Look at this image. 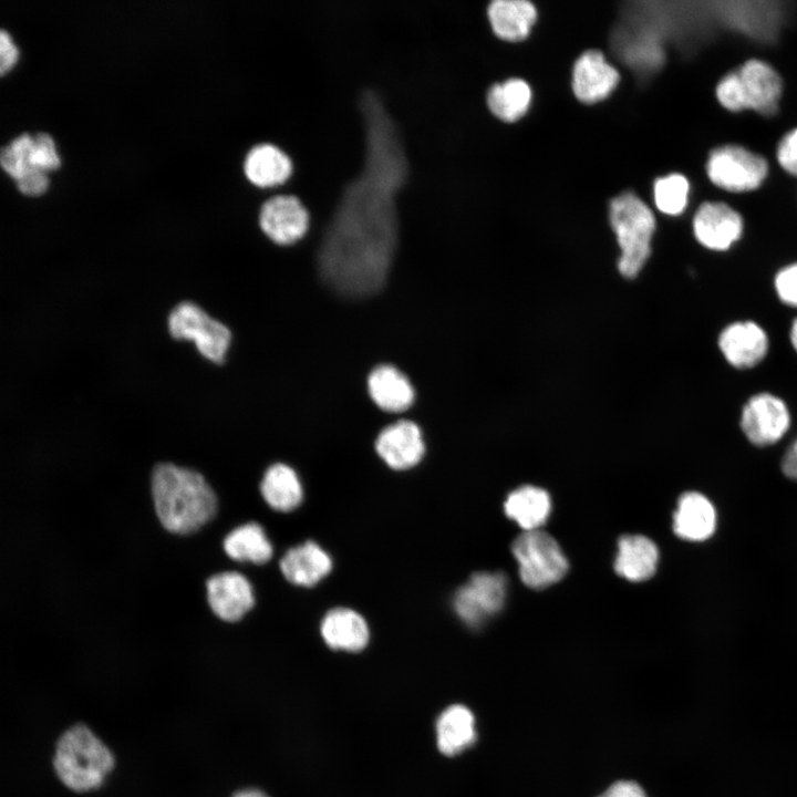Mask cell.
Here are the masks:
<instances>
[{
  "label": "cell",
  "mask_w": 797,
  "mask_h": 797,
  "mask_svg": "<svg viewBox=\"0 0 797 797\" xmlns=\"http://www.w3.org/2000/svg\"><path fill=\"white\" fill-rule=\"evenodd\" d=\"M522 582L542 589L558 582L568 570L567 559L558 542L538 529L524 531L513 544Z\"/></svg>",
  "instance_id": "5b68a950"
},
{
  "label": "cell",
  "mask_w": 797,
  "mask_h": 797,
  "mask_svg": "<svg viewBox=\"0 0 797 797\" xmlns=\"http://www.w3.org/2000/svg\"><path fill=\"white\" fill-rule=\"evenodd\" d=\"M775 289L784 303L797 308V263L785 267L776 275Z\"/></svg>",
  "instance_id": "4dcf8cb0"
},
{
  "label": "cell",
  "mask_w": 797,
  "mask_h": 797,
  "mask_svg": "<svg viewBox=\"0 0 797 797\" xmlns=\"http://www.w3.org/2000/svg\"><path fill=\"white\" fill-rule=\"evenodd\" d=\"M550 509L548 493L535 486L519 487L505 501L506 515L525 531L538 530L548 519Z\"/></svg>",
  "instance_id": "cb8c5ba5"
},
{
  "label": "cell",
  "mask_w": 797,
  "mask_h": 797,
  "mask_svg": "<svg viewBox=\"0 0 797 797\" xmlns=\"http://www.w3.org/2000/svg\"><path fill=\"white\" fill-rule=\"evenodd\" d=\"M152 495L162 526L174 534L194 532L216 514L217 499L205 478L174 464L155 466Z\"/></svg>",
  "instance_id": "6da1fadb"
},
{
  "label": "cell",
  "mask_w": 797,
  "mask_h": 797,
  "mask_svg": "<svg viewBox=\"0 0 797 797\" xmlns=\"http://www.w3.org/2000/svg\"><path fill=\"white\" fill-rule=\"evenodd\" d=\"M260 491L266 503L278 511H291L297 508L303 497L302 485L296 472L286 464L270 466L260 484Z\"/></svg>",
  "instance_id": "d4e9b609"
},
{
  "label": "cell",
  "mask_w": 797,
  "mask_h": 797,
  "mask_svg": "<svg viewBox=\"0 0 797 797\" xmlns=\"http://www.w3.org/2000/svg\"><path fill=\"white\" fill-rule=\"evenodd\" d=\"M31 147L32 136L23 133L2 148L0 155L1 165L14 179L33 168L30 164Z\"/></svg>",
  "instance_id": "f1b7e54d"
},
{
  "label": "cell",
  "mask_w": 797,
  "mask_h": 797,
  "mask_svg": "<svg viewBox=\"0 0 797 797\" xmlns=\"http://www.w3.org/2000/svg\"><path fill=\"white\" fill-rule=\"evenodd\" d=\"M320 629L325 643L334 650L361 651L370 638L364 618L348 608L330 610L322 619Z\"/></svg>",
  "instance_id": "ac0fdd59"
},
{
  "label": "cell",
  "mask_w": 797,
  "mask_h": 797,
  "mask_svg": "<svg viewBox=\"0 0 797 797\" xmlns=\"http://www.w3.org/2000/svg\"><path fill=\"white\" fill-rule=\"evenodd\" d=\"M259 222L270 239L287 245L304 235L309 226V213L297 196L278 194L262 204Z\"/></svg>",
  "instance_id": "30bf717a"
},
{
  "label": "cell",
  "mask_w": 797,
  "mask_h": 797,
  "mask_svg": "<svg viewBox=\"0 0 797 797\" xmlns=\"http://www.w3.org/2000/svg\"><path fill=\"white\" fill-rule=\"evenodd\" d=\"M658 560L659 551L651 539L641 535H628L619 540L614 569L627 580L644 581L654 575Z\"/></svg>",
  "instance_id": "d6986e66"
},
{
  "label": "cell",
  "mask_w": 797,
  "mask_h": 797,
  "mask_svg": "<svg viewBox=\"0 0 797 797\" xmlns=\"http://www.w3.org/2000/svg\"><path fill=\"white\" fill-rule=\"evenodd\" d=\"M777 158L786 172L797 176V128L786 134L780 141Z\"/></svg>",
  "instance_id": "1f68e13d"
},
{
  "label": "cell",
  "mask_w": 797,
  "mask_h": 797,
  "mask_svg": "<svg viewBox=\"0 0 797 797\" xmlns=\"http://www.w3.org/2000/svg\"><path fill=\"white\" fill-rule=\"evenodd\" d=\"M168 329L174 339L194 341L207 360L224 362L231 340L230 331L196 303L184 301L176 306L168 317Z\"/></svg>",
  "instance_id": "8992f818"
},
{
  "label": "cell",
  "mask_w": 797,
  "mask_h": 797,
  "mask_svg": "<svg viewBox=\"0 0 797 797\" xmlns=\"http://www.w3.org/2000/svg\"><path fill=\"white\" fill-rule=\"evenodd\" d=\"M790 341L794 349L797 351V318L794 320L790 329Z\"/></svg>",
  "instance_id": "74e56055"
},
{
  "label": "cell",
  "mask_w": 797,
  "mask_h": 797,
  "mask_svg": "<svg viewBox=\"0 0 797 797\" xmlns=\"http://www.w3.org/2000/svg\"><path fill=\"white\" fill-rule=\"evenodd\" d=\"M782 81L767 63L749 60L717 84L720 103L731 111L752 108L770 115L777 110Z\"/></svg>",
  "instance_id": "277c9868"
},
{
  "label": "cell",
  "mask_w": 797,
  "mask_h": 797,
  "mask_svg": "<svg viewBox=\"0 0 797 797\" xmlns=\"http://www.w3.org/2000/svg\"><path fill=\"white\" fill-rule=\"evenodd\" d=\"M110 749L84 725H75L59 739L54 768L61 782L75 791L97 788L111 772Z\"/></svg>",
  "instance_id": "7a4b0ae2"
},
{
  "label": "cell",
  "mask_w": 797,
  "mask_h": 797,
  "mask_svg": "<svg viewBox=\"0 0 797 797\" xmlns=\"http://www.w3.org/2000/svg\"><path fill=\"white\" fill-rule=\"evenodd\" d=\"M369 392L375 404L387 412H402L414 401V389L408 379L392 365H380L368 380Z\"/></svg>",
  "instance_id": "ffe728a7"
},
{
  "label": "cell",
  "mask_w": 797,
  "mask_h": 797,
  "mask_svg": "<svg viewBox=\"0 0 797 797\" xmlns=\"http://www.w3.org/2000/svg\"><path fill=\"white\" fill-rule=\"evenodd\" d=\"M488 18L493 31L506 41L525 39L536 21L537 12L526 0H496L488 7Z\"/></svg>",
  "instance_id": "7402d4cb"
},
{
  "label": "cell",
  "mask_w": 797,
  "mask_h": 797,
  "mask_svg": "<svg viewBox=\"0 0 797 797\" xmlns=\"http://www.w3.org/2000/svg\"><path fill=\"white\" fill-rule=\"evenodd\" d=\"M224 549L237 561L260 565L272 557V545L257 522H248L230 531L224 540Z\"/></svg>",
  "instance_id": "484cf974"
},
{
  "label": "cell",
  "mask_w": 797,
  "mask_h": 797,
  "mask_svg": "<svg viewBox=\"0 0 797 797\" xmlns=\"http://www.w3.org/2000/svg\"><path fill=\"white\" fill-rule=\"evenodd\" d=\"M436 738L441 753L457 755L476 741L475 717L469 708L456 704L447 707L436 721Z\"/></svg>",
  "instance_id": "44dd1931"
},
{
  "label": "cell",
  "mask_w": 797,
  "mask_h": 797,
  "mask_svg": "<svg viewBox=\"0 0 797 797\" xmlns=\"http://www.w3.org/2000/svg\"><path fill=\"white\" fill-rule=\"evenodd\" d=\"M618 82V71L600 51H587L575 63L572 90L583 103H596L607 97Z\"/></svg>",
  "instance_id": "5bb4252c"
},
{
  "label": "cell",
  "mask_w": 797,
  "mask_h": 797,
  "mask_svg": "<svg viewBox=\"0 0 797 797\" xmlns=\"http://www.w3.org/2000/svg\"><path fill=\"white\" fill-rule=\"evenodd\" d=\"M506 589L503 573L477 572L455 593L454 610L467 625L477 627L503 608Z\"/></svg>",
  "instance_id": "ba28073f"
},
{
  "label": "cell",
  "mask_w": 797,
  "mask_h": 797,
  "mask_svg": "<svg viewBox=\"0 0 797 797\" xmlns=\"http://www.w3.org/2000/svg\"><path fill=\"white\" fill-rule=\"evenodd\" d=\"M716 528V513L712 503L702 494H683L673 516V529L681 539L703 541L708 539Z\"/></svg>",
  "instance_id": "2e32d148"
},
{
  "label": "cell",
  "mask_w": 797,
  "mask_h": 797,
  "mask_svg": "<svg viewBox=\"0 0 797 797\" xmlns=\"http://www.w3.org/2000/svg\"><path fill=\"white\" fill-rule=\"evenodd\" d=\"M718 345L729 364L738 369H748L764 359L768 349V339L765 331L756 323L735 322L723 330Z\"/></svg>",
  "instance_id": "9a60e30c"
},
{
  "label": "cell",
  "mask_w": 797,
  "mask_h": 797,
  "mask_svg": "<svg viewBox=\"0 0 797 797\" xmlns=\"http://www.w3.org/2000/svg\"><path fill=\"white\" fill-rule=\"evenodd\" d=\"M18 59V49L8 32H0V71L4 73Z\"/></svg>",
  "instance_id": "e575fe53"
},
{
  "label": "cell",
  "mask_w": 797,
  "mask_h": 797,
  "mask_svg": "<svg viewBox=\"0 0 797 797\" xmlns=\"http://www.w3.org/2000/svg\"><path fill=\"white\" fill-rule=\"evenodd\" d=\"M375 449L393 469L415 466L425 452L418 426L410 421H398L385 427L377 436Z\"/></svg>",
  "instance_id": "4fadbf2b"
},
{
  "label": "cell",
  "mask_w": 797,
  "mask_h": 797,
  "mask_svg": "<svg viewBox=\"0 0 797 797\" xmlns=\"http://www.w3.org/2000/svg\"><path fill=\"white\" fill-rule=\"evenodd\" d=\"M598 797H648L643 788L632 780H619Z\"/></svg>",
  "instance_id": "836d02e7"
},
{
  "label": "cell",
  "mask_w": 797,
  "mask_h": 797,
  "mask_svg": "<svg viewBox=\"0 0 797 797\" xmlns=\"http://www.w3.org/2000/svg\"><path fill=\"white\" fill-rule=\"evenodd\" d=\"M767 168L762 156L735 145L714 149L707 162L711 180L729 192H746L758 187L767 175Z\"/></svg>",
  "instance_id": "52a82bcc"
},
{
  "label": "cell",
  "mask_w": 797,
  "mask_h": 797,
  "mask_svg": "<svg viewBox=\"0 0 797 797\" xmlns=\"http://www.w3.org/2000/svg\"><path fill=\"white\" fill-rule=\"evenodd\" d=\"M610 222L621 248L619 271L634 278L650 256L655 218L639 197L623 193L611 201Z\"/></svg>",
  "instance_id": "3957f363"
},
{
  "label": "cell",
  "mask_w": 797,
  "mask_h": 797,
  "mask_svg": "<svg viewBox=\"0 0 797 797\" xmlns=\"http://www.w3.org/2000/svg\"><path fill=\"white\" fill-rule=\"evenodd\" d=\"M689 182L680 174L659 178L654 184V201L659 210L667 215L683 211L687 203Z\"/></svg>",
  "instance_id": "83f0119b"
},
{
  "label": "cell",
  "mask_w": 797,
  "mask_h": 797,
  "mask_svg": "<svg viewBox=\"0 0 797 797\" xmlns=\"http://www.w3.org/2000/svg\"><path fill=\"white\" fill-rule=\"evenodd\" d=\"M207 599L213 612L221 620H240L253 605L250 582L238 572H222L206 582Z\"/></svg>",
  "instance_id": "8fae6325"
},
{
  "label": "cell",
  "mask_w": 797,
  "mask_h": 797,
  "mask_svg": "<svg viewBox=\"0 0 797 797\" xmlns=\"http://www.w3.org/2000/svg\"><path fill=\"white\" fill-rule=\"evenodd\" d=\"M15 183L23 194L39 195L46 189L49 180L43 170L32 168L15 178Z\"/></svg>",
  "instance_id": "d6a6232c"
},
{
  "label": "cell",
  "mask_w": 797,
  "mask_h": 797,
  "mask_svg": "<svg viewBox=\"0 0 797 797\" xmlns=\"http://www.w3.org/2000/svg\"><path fill=\"white\" fill-rule=\"evenodd\" d=\"M782 470L788 478L797 480V439L787 448L783 456Z\"/></svg>",
  "instance_id": "d590c367"
},
{
  "label": "cell",
  "mask_w": 797,
  "mask_h": 797,
  "mask_svg": "<svg viewBox=\"0 0 797 797\" xmlns=\"http://www.w3.org/2000/svg\"><path fill=\"white\" fill-rule=\"evenodd\" d=\"M232 797H268L262 791L257 789H246L240 790L237 794H235Z\"/></svg>",
  "instance_id": "8d00e7d4"
},
{
  "label": "cell",
  "mask_w": 797,
  "mask_h": 797,
  "mask_svg": "<svg viewBox=\"0 0 797 797\" xmlns=\"http://www.w3.org/2000/svg\"><path fill=\"white\" fill-rule=\"evenodd\" d=\"M531 100L529 85L520 79H510L491 86L487 95L488 107L505 122H515L528 110Z\"/></svg>",
  "instance_id": "4316f807"
},
{
  "label": "cell",
  "mask_w": 797,
  "mask_h": 797,
  "mask_svg": "<svg viewBox=\"0 0 797 797\" xmlns=\"http://www.w3.org/2000/svg\"><path fill=\"white\" fill-rule=\"evenodd\" d=\"M694 235L704 247L725 250L743 230L741 216L723 203H704L693 220Z\"/></svg>",
  "instance_id": "7c38bea8"
},
{
  "label": "cell",
  "mask_w": 797,
  "mask_h": 797,
  "mask_svg": "<svg viewBox=\"0 0 797 797\" xmlns=\"http://www.w3.org/2000/svg\"><path fill=\"white\" fill-rule=\"evenodd\" d=\"M244 169L253 184L270 186L284 180L290 175L292 163L277 145L260 143L247 153Z\"/></svg>",
  "instance_id": "603a6c76"
},
{
  "label": "cell",
  "mask_w": 797,
  "mask_h": 797,
  "mask_svg": "<svg viewBox=\"0 0 797 797\" xmlns=\"http://www.w3.org/2000/svg\"><path fill=\"white\" fill-rule=\"evenodd\" d=\"M789 424L790 415L786 404L769 393L754 395L742 411L741 427L747 439L757 446L778 442Z\"/></svg>",
  "instance_id": "9c48e42d"
},
{
  "label": "cell",
  "mask_w": 797,
  "mask_h": 797,
  "mask_svg": "<svg viewBox=\"0 0 797 797\" xmlns=\"http://www.w3.org/2000/svg\"><path fill=\"white\" fill-rule=\"evenodd\" d=\"M30 164L33 168L43 172L54 169L60 165V157L56 154L54 142L49 134L38 133L32 136Z\"/></svg>",
  "instance_id": "f546056e"
},
{
  "label": "cell",
  "mask_w": 797,
  "mask_h": 797,
  "mask_svg": "<svg viewBox=\"0 0 797 797\" xmlns=\"http://www.w3.org/2000/svg\"><path fill=\"white\" fill-rule=\"evenodd\" d=\"M284 578L297 586L312 587L332 569V560L317 542L306 541L290 548L280 560Z\"/></svg>",
  "instance_id": "e0dca14e"
}]
</instances>
